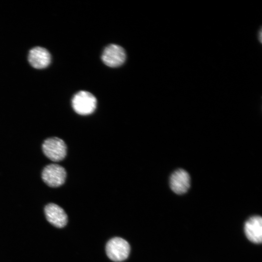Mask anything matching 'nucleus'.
<instances>
[{
  "instance_id": "f257e3e1",
  "label": "nucleus",
  "mask_w": 262,
  "mask_h": 262,
  "mask_svg": "<svg viewBox=\"0 0 262 262\" xmlns=\"http://www.w3.org/2000/svg\"><path fill=\"white\" fill-rule=\"evenodd\" d=\"M42 149L48 159L55 162L64 159L67 153L66 143L57 137H49L45 140L42 145Z\"/></svg>"
},
{
  "instance_id": "f03ea898",
  "label": "nucleus",
  "mask_w": 262,
  "mask_h": 262,
  "mask_svg": "<svg viewBox=\"0 0 262 262\" xmlns=\"http://www.w3.org/2000/svg\"><path fill=\"white\" fill-rule=\"evenodd\" d=\"M72 106L77 114L82 115H88L95 110L97 99L90 92L81 91L74 96L72 99Z\"/></svg>"
},
{
  "instance_id": "7ed1b4c3",
  "label": "nucleus",
  "mask_w": 262,
  "mask_h": 262,
  "mask_svg": "<svg viewBox=\"0 0 262 262\" xmlns=\"http://www.w3.org/2000/svg\"><path fill=\"white\" fill-rule=\"evenodd\" d=\"M43 181L49 186L57 187L62 185L66 178V169L56 164L47 165L41 173Z\"/></svg>"
},
{
  "instance_id": "20e7f679",
  "label": "nucleus",
  "mask_w": 262,
  "mask_h": 262,
  "mask_svg": "<svg viewBox=\"0 0 262 262\" xmlns=\"http://www.w3.org/2000/svg\"><path fill=\"white\" fill-rule=\"evenodd\" d=\"M108 257L115 262H121L126 260L130 252L128 242L123 238L115 237L110 240L106 246Z\"/></svg>"
},
{
  "instance_id": "39448f33",
  "label": "nucleus",
  "mask_w": 262,
  "mask_h": 262,
  "mask_svg": "<svg viewBox=\"0 0 262 262\" xmlns=\"http://www.w3.org/2000/svg\"><path fill=\"white\" fill-rule=\"evenodd\" d=\"M125 49L116 44H110L104 49L101 56L103 62L107 66L116 67L121 66L125 61Z\"/></svg>"
},
{
  "instance_id": "423d86ee",
  "label": "nucleus",
  "mask_w": 262,
  "mask_h": 262,
  "mask_svg": "<svg viewBox=\"0 0 262 262\" xmlns=\"http://www.w3.org/2000/svg\"><path fill=\"white\" fill-rule=\"evenodd\" d=\"M191 185V178L188 172L181 168L175 170L169 178V185L172 191L178 195L186 193Z\"/></svg>"
},
{
  "instance_id": "0eeeda50",
  "label": "nucleus",
  "mask_w": 262,
  "mask_h": 262,
  "mask_svg": "<svg viewBox=\"0 0 262 262\" xmlns=\"http://www.w3.org/2000/svg\"><path fill=\"white\" fill-rule=\"evenodd\" d=\"M46 219L51 225L58 228L64 227L67 222V216L64 210L58 205L50 203L44 208Z\"/></svg>"
},
{
  "instance_id": "6e6552de",
  "label": "nucleus",
  "mask_w": 262,
  "mask_h": 262,
  "mask_svg": "<svg viewBox=\"0 0 262 262\" xmlns=\"http://www.w3.org/2000/svg\"><path fill=\"white\" fill-rule=\"evenodd\" d=\"M245 232L251 242L260 244L262 241V218L259 215L250 217L245 223Z\"/></svg>"
},
{
  "instance_id": "1a4fd4ad",
  "label": "nucleus",
  "mask_w": 262,
  "mask_h": 262,
  "mask_svg": "<svg viewBox=\"0 0 262 262\" xmlns=\"http://www.w3.org/2000/svg\"><path fill=\"white\" fill-rule=\"evenodd\" d=\"M30 65L36 69H42L47 67L51 62V56L46 49L36 47L30 50L28 55Z\"/></svg>"
},
{
  "instance_id": "9d476101",
  "label": "nucleus",
  "mask_w": 262,
  "mask_h": 262,
  "mask_svg": "<svg viewBox=\"0 0 262 262\" xmlns=\"http://www.w3.org/2000/svg\"><path fill=\"white\" fill-rule=\"evenodd\" d=\"M256 38L259 42L262 44V27H260L256 32Z\"/></svg>"
}]
</instances>
